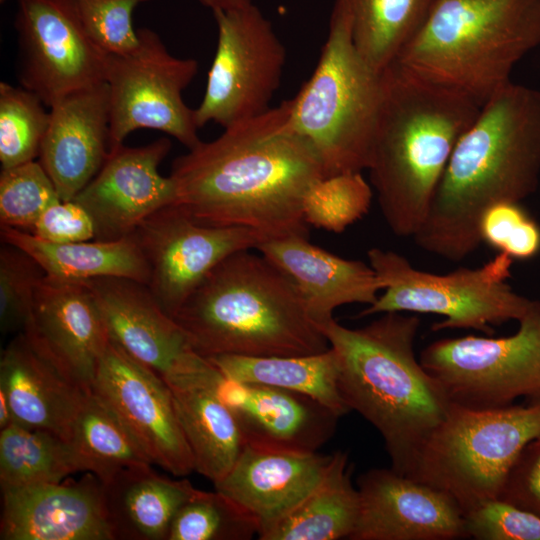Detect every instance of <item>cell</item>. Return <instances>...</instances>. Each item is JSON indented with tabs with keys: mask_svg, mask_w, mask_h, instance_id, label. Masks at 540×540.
Instances as JSON below:
<instances>
[{
	"mask_svg": "<svg viewBox=\"0 0 540 540\" xmlns=\"http://www.w3.org/2000/svg\"><path fill=\"white\" fill-rule=\"evenodd\" d=\"M289 112L290 99L177 157L169 175L175 204L204 225L245 227L268 240L308 238L304 201L324 171L289 127Z\"/></svg>",
	"mask_w": 540,
	"mask_h": 540,
	"instance_id": "obj_1",
	"label": "cell"
},
{
	"mask_svg": "<svg viewBox=\"0 0 540 540\" xmlns=\"http://www.w3.org/2000/svg\"><path fill=\"white\" fill-rule=\"evenodd\" d=\"M539 178L540 90L510 81L455 145L415 244L449 261L465 259L482 243L483 213L500 202L519 203Z\"/></svg>",
	"mask_w": 540,
	"mask_h": 540,
	"instance_id": "obj_2",
	"label": "cell"
},
{
	"mask_svg": "<svg viewBox=\"0 0 540 540\" xmlns=\"http://www.w3.org/2000/svg\"><path fill=\"white\" fill-rule=\"evenodd\" d=\"M367 169L392 233L412 237L423 223L455 145L481 106L391 64Z\"/></svg>",
	"mask_w": 540,
	"mask_h": 540,
	"instance_id": "obj_3",
	"label": "cell"
},
{
	"mask_svg": "<svg viewBox=\"0 0 540 540\" xmlns=\"http://www.w3.org/2000/svg\"><path fill=\"white\" fill-rule=\"evenodd\" d=\"M416 315L382 316L360 328L334 318L319 325L339 358V386L350 410L381 434L392 469L405 475L420 445L452 402L414 352Z\"/></svg>",
	"mask_w": 540,
	"mask_h": 540,
	"instance_id": "obj_4",
	"label": "cell"
},
{
	"mask_svg": "<svg viewBox=\"0 0 540 540\" xmlns=\"http://www.w3.org/2000/svg\"><path fill=\"white\" fill-rule=\"evenodd\" d=\"M174 320L201 356H302L330 348L292 281L261 253L225 258Z\"/></svg>",
	"mask_w": 540,
	"mask_h": 540,
	"instance_id": "obj_5",
	"label": "cell"
},
{
	"mask_svg": "<svg viewBox=\"0 0 540 540\" xmlns=\"http://www.w3.org/2000/svg\"><path fill=\"white\" fill-rule=\"evenodd\" d=\"M540 45V0H436L395 61L483 105Z\"/></svg>",
	"mask_w": 540,
	"mask_h": 540,
	"instance_id": "obj_6",
	"label": "cell"
},
{
	"mask_svg": "<svg viewBox=\"0 0 540 540\" xmlns=\"http://www.w3.org/2000/svg\"><path fill=\"white\" fill-rule=\"evenodd\" d=\"M382 73L359 54L349 13L334 0L318 63L290 99L288 116L289 127L317 153L324 177L367 169L382 101Z\"/></svg>",
	"mask_w": 540,
	"mask_h": 540,
	"instance_id": "obj_7",
	"label": "cell"
},
{
	"mask_svg": "<svg viewBox=\"0 0 540 540\" xmlns=\"http://www.w3.org/2000/svg\"><path fill=\"white\" fill-rule=\"evenodd\" d=\"M540 438V405L476 409L452 403L405 474L450 496L465 514L500 498L526 446Z\"/></svg>",
	"mask_w": 540,
	"mask_h": 540,
	"instance_id": "obj_8",
	"label": "cell"
},
{
	"mask_svg": "<svg viewBox=\"0 0 540 540\" xmlns=\"http://www.w3.org/2000/svg\"><path fill=\"white\" fill-rule=\"evenodd\" d=\"M367 257L384 293L360 317L387 312L430 313L444 318L433 324V331L474 329L491 335L493 325L521 320L537 302L508 284L513 258L503 252L480 267H461L447 274L419 270L392 250L374 247Z\"/></svg>",
	"mask_w": 540,
	"mask_h": 540,
	"instance_id": "obj_9",
	"label": "cell"
},
{
	"mask_svg": "<svg viewBox=\"0 0 540 540\" xmlns=\"http://www.w3.org/2000/svg\"><path fill=\"white\" fill-rule=\"evenodd\" d=\"M518 322L517 332L507 337L437 340L419 360L452 403L476 409L509 406L540 391V302Z\"/></svg>",
	"mask_w": 540,
	"mask_h": 540,
	"instance_id": "obj_10",
	"label": "cell"
},
{
	"mask_svg": "<svg viewBox=\"0 0 540 540\" xmlns=\"http://www.w3.org/2000/svg\"><path fill=\"white\" fill-rule=\"evenodd\" d=\"M138 35L133 51L107 54L110 149L135 130L148 128L174 137L189 150L201 140L195 110L182 94L196 76L198 62L172 55L151 29H138Z\"/></svg>",
	"mask_w": 540,
	"mask_h": 540,
	"instance_id": "obj_11",
	"label": "cell"
},
{
	"mask_svg": "<svg viewBox=\"0 0 540 540\" xmlns=\"http://www.w3.org/2000/svg\"><path fill=\"white\" fill-rule=\"evenodd\" d=\"M212 12L217 48L204 97L194 109L195 120L199 128L209 122L226 128L270 108L286 50L271 22L252 2Z\"/></svg>",
	"mask_w": 540,
	"mask_h": 540,
	"instance_id": "obj_12",
	"label": "cell"
},
{
	"mask_svg": "<svg viewBox=\"0 0 540 540\" xmlns=\"http://www.w3.org/2000/svg\"><path fill=\"white\" fill-rule=\"evenodd\" d=\"M20 86L51 107L105 82L107 53L88 35L74 0H17Z\"/></svg>",
	"mask_w": 540,
	"mask_h": 540,
	"instance_id": "obj_13",
	"label": "cell"
},
{
	"mask_svg": "<svg viewBox=\"0 0 540 540\" xmlns=\"http://www.w3.org/2000/svg\"><path fill=\"white\" fill-rule=\"evenodd\" d=\"M132 235L149 268L146 285L171 317L221 261L268 240L245 227L201 224L177 204L153 213Z\"/></svg>",
	"mask_w": 540,
	"mask_h": 540,
	"instance_id": "obj_14",
	"label": "cell"
},
{
	"mask_svg": "<svg viewBox=\"0 0 540 540\" xmlns=\"http://www.w3.org/2000/svg\"><path fill=\"white\" fill-rule=\"evenodd\" d=\"M91 390L121 418L153 464L177 477L194 471L169 385L111 339Z\"/></svg>",
	"mask_w": 540,
	"mask_h": 540,
	"instance_id": "obj_15",
	"label": "cell"
},
{
	"mask_svg": "<svg viewBox=\"0 0 540 540\" xmlns=\"http://www.w3.org/2000/svg\"><path fill=\"white\" fill-rule=\"evenodd\" d=\"M171 146L161 137L144 146L123 143L110 149L98 173L73 198L93 219L95 239L131 236L153 213L175 204V184L159 172Z\"/></svg>",
	"mask_w": 540,
	"mask_h": 540,
	"instance_id": "obj_16",
	"label": "cell"
},
{
	"mask_svg": "<svg viewBox=\"0 0 540 540\" xmlns=\"http://www.w3.org/2000/svg\"><path fill=\"white\" fill-rule=\"evenodd\" d=\"M22 332L60 371L91 390L110 337L86 281L45 275Z\"/></svg>",
	"mask_w": 540,
	"mask_h": 540,
	"instance_id": "obj_17",
	"label": "cell"
},
{
	"mask_svg": "<svg viewBox=\"0 0 540 540\" xmlns=\"http://www.w3.org/2000/svg\"><path fill=\"white\" fill-rule=\"evenodd\" d=\"M360 511L351 540H450L466 537L465 517L444 492L390 469L357 481Z\"/></svg>",
	"mask_w": 540,
	"mask_h": 540,
	"instance_id": "obj_18",
	"label": "cell"
},
{
	"mask_svg": "<svg viewBox=\"0 0 540 540\" xmlns=\"http://www.w3.org/2000/svg\"><path fill=\"white\" fill-rule=\"evenodd\" d=\"M86 282L110 339L163 379L190 369L203 357L146 284L122 277Z\"/></svg>",
	"mask_w": 540,
	"mask_h": 540,
	"instance_id": "obj_19",
	"label": "cell"
},
{
	"mask_svg": "<svg viewBox=\"0 0 540 540\" xmlns=\"http://www.w3.org/2000/svg\"><path fill=\"white\" fill-rule=\"evenodd\" d=\"M1 540H114L103 484L77 481L2 489Z\"/></svg>",
	"mask_w": 540,
	"mask_h": 540,
	"instance_id": "obj_20",
	"label": "cell"
},
{
	"mask_svg": "<svg viewBox=\"0 0 540 540\" xmlns=\"http://www.w3.org/2000/svg\"><path fill=\"white\" fill-rule=\"evenodd\" d=\"M208 381L237 418L248 444L316 452L334 434L339 417L305 394L239 382L224 375L214 364Z\"/></svg>",
	"mask_w": 540,
	"mask_h": 540,
	"instance_id": "obj_21",
	"label": "cell"
},
{
	"mask_svg": "<svg viewBox=\"0 0 540 540\" xmlns=\"http://www.w3.org/2000/svg\"><path fill=\"white\" fill-rule=\"evenodd\" d=\"M49 108L38 161L60 199L69 201L98 173L109 154L108 86L101 82L78 90Z\"/></svg>",
	"mask_w": 540,
	"mask_h": 540,
	"instance_id": "obj_22",
	"label": "cell"
},
{
	"mask_svg": "<svg viewBox=\"0 0 540 540\" xmlns=\"http://www.w3.org/2000/svg\"><path fill=\"white\" fill-rule=\"evenodd\" d=\"M332 457L333 453L246 443L232 469L214 487L256 518L259 534L289 514L314 490Z\"/></svg>",
	"mask_w": 540,
	"mask_h": 540,
	"instance_id": "obj_23",
	"label": "cell"
},
{
	"mask_svg": "<svg viewBox=\"0 0 540 540\" xmlns=\"http://www.w3.org/2000/svg\"><path fill=\"white\" fill-rule=\"evenodd\" d=\"M256 250L288 276L318 326L333 319L336 308L353 303L369 306L384 290L370 264L339 257L308 238L271 239Z\"/></svg>",
	"mask_w": 540,
	"mask_h": 540,
	"instance_id": "obj_24",
	"label": "cell"
},
{
	"mask_svg": "<svg viewBox=\"0 0 540 540\" xmlns=\"http://www.w3.org/2000/svg\"><path fill=\"white\" fill-rule=\"evenodd\" d=\"M0 389L8 398L13 423L48 430L68 441L90 391L38 352L22 331L2 352Z\"/></svg>",
	"mask_w": 540,
	"mask_h": 540,
	"instance_id": "obj_25",
	"label": "cell"
},
{
	"mask_svg": "<svg viewBox=\"0 0 540 540\" xmlns=\"http://www.w3.org/2000/svg\"><path fill=\"white\" fill-rule=\"evenodd\" d=\"M202 357L192 368L164 379L190 447L194 471L213 484L222 480L239 458L246 441L237 418L213 391Z\"/></svg>",
	"mask_w": 540,
	"mask_h": 540,
	"instance_id": "obj_26",
	"label": "cell"
},
{
	"mask_svg": "<svg viewBox=\"0 0 540 540\" xmlns=\"http://www.w3.org/2000/svg\"><path fill=\"white\" fill-rule=\"evenodd\" d=\"M102 484L114 540H167L175 514L199 491L187 479L157 474L151 465L125 468Z\"/></svg>",
	"mask_w": 540,
	"mask_h": 540,
	"instance_id": "obj_27",
	"label": "cell"
},
{
	"mask_svg": "<svg viewBox=\"0 0 540 540\" xmlns=\"http://www.w3.org/2000/svg\"><path fill=\"white\" fill-rule=\"evenodd\" d=\"M1 241L29 254L47 276L72 281L122 277L148 283L149 268L133 235L117 240L53 243L31 233L1 227Z\"/></svg>",
	"mask_w": 540,
	"mask_h": 540,
	"instance_id": "obj_28",
	"label": "cell"
},
{
	"mask_svg": "<svg viewBox=\"0 0 540 540\" xmlns=\"http://www.w3.org/2000/svg\"><path fill=\"white\" fill-rule=\"evenodd\" d=\"M348 455L336 451L314 490L289 514L261 531V540H337L350 538L360 511Z\"/></svg>",
	"mask_w": 540,
	"mask_h": 540,
	"instance_id": "obj_29",
	"label": "cell"
},
{
	"mask_svg": "<svg viewBox=\"0 0 540 540\" xmlns=\"http://www.w3.org/2000/svg\"><path fill=\"white\" fill-rule=\"evenodd\" d=\"M207 359L236 381L305 394L339 418L350 411L339 386V358L331 347L321 353L302 356L219 355Z\"/></svg>",
	"mask_w": 540,
	"mask_h": 540,
	"instance_id": "obj_30",
	"label": "cell"
},
{
	"mask_svg": "<svg viewBox=\"0 0 540 540\" xmlns=\"http://www.w3.org/2000/svg\"><path fill=\"white\" fill-rule=\"evenodd\" d=\"M347 9L363 59L383 72L417 33L436 0H336Z\"/></svg>",
	"mask_w": 540,
	"mask_h": 540,
	"instance_id": "obj_31",
	"label": "cell"
},
{
	"mask_svg": "<svg viewBox=\"0 0 540 540\" xmlns=\"http://www.w3.org/2000/svg\"><path fill=\"white\" fill-rule=\"evenodd\" d=\"M87 472L72 443L56 433L16 423L0 432L1 489L58 483L71 474Z\"/></svg>",
	"mask_w": 540,
	"mask_h": 540,
	"instance_id": "obj_32",
	"label": "cell"
},
{
	"mask_svg": "<svg viewBox=\"0 0 540 540\" xmlns=\"http://www.w3.org/2000/svg\"><path fill=\"white\" fill-rule=\"evenodd\" d=\"M102 483L119 471L153 464L115 411L94 391L86 393L69 440Z\"/></svg>",
	"mask_w": 540,
	"mask_h": 540,
	"instance_id": "obj_33",
	"label": "cell"
},
{
	"mask_svg": "<svg viewBox=\"0 0 540 540\" xmlns=\"http://www.w3.org/2000/svg\"><path fill=\"white\" fill-rule=\"evenodd\" d=\"M258 532L256 518L234 500L199 490L175 514L167 540H249Z\"/></svg>",
	"mask_w": 540,
	"mask_h": 540,
	"instance_id": "obj_34",
	"label": "cell"
},
{
	"mask_svg": "<svg viewBox=\"0 0 540 540\" xmlns=\"http://www.w3.org/2000/svg\"><path fill=\"white\" fill-rule=\"evenodd\" d=\"M44 105L36 94L22 86L0 83L2 169L33 161L39 156L50 120V111Z\"/></svg>",
	"mask_w": 540,
	"mask_h": 540,
	"instance_id": "obj_35",
	"label": "cell"
},
{
	"mask_svg": "<svg viewBox=\"0 0 540 540\" xmlns=\"http://www.w3.org/2000/svg\"><path fill=\"white\" fill-rule=\"evenodd\" d=\"M372 197L361 172L323 177L306 195L304 219L308 225L341 233L368 213Z\"/></svg>",
	"mask_w": 540,
	"mask_h": 540,
	"instance_id": "obj_36",
	"label": "cell"
},
{
	"mask_svg": "<svg viewBox=\"0 0 540 540\" xmlns=\"http://www.w3.org/2000/svg\"><path fill=\"white\" fill-rule=\"evenodd\" d=\"M60 200L52 179L39 161L1 170V227L30 233L40 215Z\"/></svg>",
	"mask_w": 540,
	"mask_h": 540,
	"instance_id": "obj_37",
	"label": "cell"
},
{
	"mask_svg": "<svg viewBox=\"0 0 540 540\" xmlns=\"http://www.w3.org/2000/svg\"><path fill=\"white\" fill-rule=\"evenodd\" d=\"M29 254L2 242L0 248V328L3 335L21 332L28 319L35 289L45 276Z\"/></svg>",
	"mask_w": 540,
	"mask_h": 540,
	"instance_id": "obj_38",
	"label": "cell"
},
{
	"mask_svg": "<svg viewBox=\"0 0 540 540\" xmlns=\"http://www.w3.org/2000/svg\"><path fill=\"white\" fill-rule=\"evenodd\" d=\"M147 0H74L93 42L107 54H125L139 44L133 26L135 8Z\"/></svg>",
	"mask_w": 540,
	"mask_h": 540,
	"instance_id": "obj_39",
	"label": "cell"
},
{
	"mask_svg": "<svg viewBox=\"0 0 540 540\" xmlns=\"http://www.w3.org/2000/svg\"><path fill=\"white\" fill-rule=\"evenodd\" d=\"M481 241L511 258L527 259L540 250V228L516 202L489 207L479 222Z\"/></svg>",
	"mask_w": 540,
	"mask_h": 540,
	"instance_id": "obj_40",
	"label": "cell"
},
{
	"mask_svg": "<svg viewBox=\"0 0 540 540\" xmlns=\"http://www.w3.org/2000/svg\"><path fill=\"white\" fill-rule=\"evenodd\" d=\"M467 536L478 540H540V516L500 498L464 514Z\"/></svg>",
	"mask_w": 540,
	"mask_h": 540,
	"instance_id": "obj_41",
	"label": "cell"
},
{
	"mask_svg": "<svg viewBox=\"0 0 540 540\" xmlns=\"http://www.w3.org/2000/svg\"><path fill=\"white\" fill-rule=\"evenodd\" d=\"M30 233L48 242L72 243L95 239V226L80 204L60 200L40 215Z\"/></svg>",
	"mask_w": 540,
	"mask_h": 540,
	"instance_id": "obj_42",
	"label": "cell"
},
{
	"mask_svg": "<svg viewBox=\"0 0 540 540\" xmlns=\"http://www.w3.org/2000/svg\"><path fill=\"white\" fill-rule=\"evenodd\" d=\"M538 448L525 469L522 489L527 498L540 507V446Z\"/></svg>",
	"mask_w": 540,
	"mask_h": 540,
	"instance_id": "obj_43",
	"label": "cell"
},
{
	"mask_svg": "<svg viewBox=\"0 0 540 540\" xmlns=\"http://www.w3.org/2000/svg\"><path fill=\"white\" fill-rule=\"evenodd\" d=\"M203 5L211 10L232 9L251 3V0H199Z\"/></svg>",
	"mask_w": 540,
	"mask_h": 540,
	"instance_id": "obj_44",
	"label": "cell"
},
{
	"mask_svg": "<svg viewBox=\"0 0 540 540\" xmlns=\"http://www.w3.org/2000/svg\"><path fill=\"white\" fill-rule=\"evenodd\" d=\"M13 423V416L8 398L0 389V428L3 429Z\"/></svg>",
	"mask_w": 540,
	"mask_h": 540,
	"instance_id": "obj_45",
	"label": "cell"
},
{
	"mask_svg": "<svg viewBox=\"0 0 540 540\" xmlns=\"http://www.w3.org/2000/svg\"><path fill=\"white\" fill-rule=\"evenodd\" d=\"M531 404L540 405V391L530 396Z\"/></svg>",
	"mask_w": 540,
	"mask_h": 540,
	"instance_id": "obj_46",
	"label": "cell"
},
{
	"mask_svg": "<svg viewBox=\"0 0 540 540\" xmlns=\"http://www.w3.org/2000/svg\"><path fill=\"white\" fill-rule=\"evenodd\" d=\"M1 3L5 2V0H0Z\"/></svg>",
	"mask_w": 540,
	"mask_h": 540,
	"instance_id": "obj_47",
	"label": "cell"
}]
</instances>
